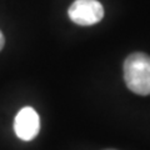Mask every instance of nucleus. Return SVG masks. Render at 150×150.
<instances>
[{"label":"nucleus","instance_id":"nucleus-1","mask_svg":"<svg viewBox=\"0 0 150 150\" xmlns=\"http://www.w3.org/2000/svg\"><path fill=\"white\" fill-rule=\"evenodd\" d=\"M124 80L128 89L138 95H150V56L133 53L124 62Z\"/></svg>","mask_w":150,"mask_h":150},{"label":"nucleus","instance_id":"nucleus-3","mask_svg":"<svg viewBox=\"0 0 150 150\" xmlns=\"http://www.w3.org/2000/svg\"><path fill=\"white\" fill-rule=\"evenodd\" d=\"M40 130V119L38 112L30 106L19 110L14 120V131L19 139L24 142L33 140Z\"/></svg>","mask_w":150,"mask_h":150},{"label":"nucleus","instance_id":"nucleus-2","mask_svg":"<svg viewBox=\"0 0 150 150\" xmlns=\"http://www.w3.org/2000/svg\"><path fill=\"white\" fill-rule=\"evenodd\" d=\"M69 18L81 26H90L104 18V8L98 0H75L70 5Z\"/></svg>","mask_w":150,"mask_h":150},{"label":"nucleus","instance_id":"nucleus-4","mask_svg":"<svg viewBox=\"0 0 150 150\" xmlns=\"http://www.w3.org/2000/svg\"><path fill=\"white\" fill-rule=\"evenodd\" d=\"M4 45H5V38H4V35H3V33L0 31V51L3 50V48H4Z\"/></svg>","mask_w":150,"mask_h":150}]
</instances>
